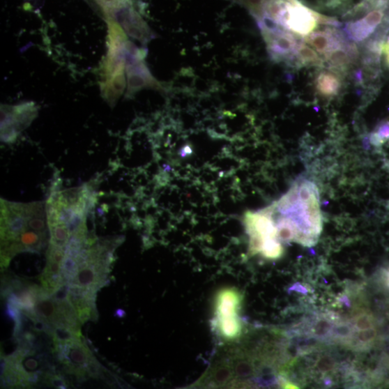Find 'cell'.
I'll list each match as a JSON object with an SVG mask.
<instances>
[{
  "instance_id": "cell-10",
  "label": "cell",
  "mask_w": 389,
  "mask_h": 389,
  "mask_svg": "<svg viewBox=\"0 0 389 389\" xmlns=\"http://www.w3.org/2000/svg\"><path fill=\"white\" fill-rule=\"evenodd\" d=\"M341 80L339 76L334 73L323 71L316 78V91L324 97L337 96L341 89Z\"/></svg>"
},
{
  "instance_id": "cell-14",
  "label": "cell",
  "mask_w": 389,
  "mask_h": 389,
  "mask_svg": "<svg viewBox=\"0 0 389 389\" xmlns=\"http://www.w3.org/2000/svg\"><path fill=\"white\" fill-rule=\"evenodd\" d=\"M356 327L360 330H365L372 328V321L369 316H361L357 319Z\"/></svg>"
},
{
  "instance_id": "cell-8",
  "label": "cell",
  "mask_w": 389,
  "mask_h": 389,
  "mask_svg": "<svg viewBox=\"0 0 389 389\" xmlns=\"http://www.w3.org/2000/svg\"><path fill=\"white\" fill-rule=\"evenodd\" d=\"M107 275L99 273L88 263L79 267V270L69 284L79 288L98 291L107 283Z\"/></svg>"
},
{
  "instance_id": "cell-5",
  "label": "cell",
  "mask_w": 389,
  "mask_h": 389,
  "mask_svg": "<svg viewBox=\"0 0 389 389\" xmlns=\"http://www.w3.org/2000/svg\"><path fill=\"white\" fill-rule=\"evenodd\" d=\"M270 54L277 61L295 59L299 45L297 38L290 31L278 28L275 30L261 29Z\"/></svg>"
},
{
  "instance_id": "cell-4",
  "label": "cell",
  "mask_w": 389,
  "mask_h": 389,
  "mask_svg": "<svg viewBox=\"0 0 389 389\" xmlns=\"http://www.w3.org/2000/svg\"><path fill=\"white\" fill-rule=\"evenodd\" d=\"M320 14L308 8L298 0H292L287 6L280 29L296 35L307 36L314 31Z\"/></svg>"
},
{
  "instance_id": "cell-18",
  "label": "cell",
  "mask_w": 389,
  "mask_h": 389,
  "mask_svg": "<svg viewBox=\"0 0 389 389\" xmlns=\"http://www.w3.org/2000/svg\"><path fill=\"white\" fill-rule=\"evenodd\" d=\"M381 47H382V50L386 54V63L388 65V67L389 68V38L388 41L386 43H384V45H383Z\"/></svg>"
},
{
  "instance_id": "cell-1",
  "label": "cell",
  "mask_w": 389,
  "mask_h": 389,
  "mask_svg": "<svg viewBox=\"0 0 389 389\" xmlns=\"http://www.w3.org/2000/svg\"><path fill=\"white\" fill-rule=\"evenodd\" d=\"M278 239L305 247L316 245L322 231V215L316 186L303 181L293 185L272 205Z\"/></svg>"
},
{
  "instance_id": "cell-11",
  "label": "cell",
  "mask_w": 389,
  "mask_h": 389,
  "mask_svg": "<svg viewBox=\"0 0 389 389\" xmlns=\"http://www.w3.org/2000/svg\"><path fill=\"white\" fill-rule=\"evenodd\" d=\"M295 59L300 66H321L323 60L312 48L304 43H299Z\"/></svg>"
},
{
  "instance_id": "cell-7",
  "label": "cell",
  "mask_w": 389,
  "mask_h": 389,
  "mask_svg": "<svg viewBox=\"0 0 389 389\" xmlns=\"http://www.w3.org/2000/svg\"><path fill=\"white\" fill-rule=\"evenodd\" d=\"M305 38L309 45L323 55L327 54L347 43V40L337 30L331 28L314 31Z\"/></svg>"
},
{
  "instance_id": "cell-16",
  "label": "cell",
  "mask_w": 389,
  "mask_h": 389,
  "mask_svg": "<svg viewBox=\"0 0 389 389\" xmlns=\"http://www.w3.org/2000/svg\"><path fill=\"white\" fill-rule=\"evenodd\" d=\"M358 335V339L360 341L367 342L372 340L375 337L376 332L374 329L372 328L369 330H362Z\"/></svg>"
},
{
  "instance_id": "cell-9",
  "label": "cell",
  "mask_w": 389,
  "mask_h": 389,
  "mask_svg": "<svg viewBox=\"0 0 389 389\" xmlns=\"http://www.w3.org/2000/svg\"><path fill=\"white\" fill-rule=\"evenodd\" d=\"M357 55L356 47L347 42L342 47L324 55V56H326V61L331 65V67L338 71L345 72L351 67Z\"/></svg>"
},
{
  "instance_id": "cell-3",
  "label": "cell",
  "mask_w": 389,
  "mask_h": 389,
  "mask_svg": "<svg viewBox=\"0 0 389 389\" xmlns=\"http://www.w3.org/2000/svg\"><path fill=\"white\" fill-rule=\"evenodd\" d=\"M242 301V295L234 289H223L216 297L218 328L226 340H235L242 334L243 327L239 316Z\"/></svg>"
},
{
  "instance_id": "cell-15",
  "label": "cell",
  "mask_w": 389,
  "mask_h": 389,
  "mask_svg": "<svg viewBox=\"0 0 389 389\" xmlns=\"http://www.w3.org/2000/svg\"><path fill=\"white\" fill-rule=\"evenodd\" d=\"M100 378L109 386H114L116 384V382L114 375L109 372L103 369V367L102 369H101Z\"/></svg>"
},
{
  "instance_id": "cell-12",
  "label": "cell",
  "mask_w": 389,
  "mask_h": 389,
  "mask_svg": "<svg viewBox=\"0 0 389 389\" xmlns=\"http://www.w3.org/2000/svg\"><path fill=\"white\" fill-rule=\"evenodd\" d=\"M229 1L247 9L257 21V23L261 22L264 17V0H229Z\"/></svg>"
},
{
  "instance_id": "cell-13",
  "label": "cell",
  "mask_w": 389,
  "mask_h": 389,
  "mask_svg": "<svg viewBox=\"0 0 389 389\" xmlns=\"http://www.w3.org/2000/svg\"><path fill=\"white\" fill-rule=\"evenodd\" d=\"M102 366L100 365L96 358H93L86 365V369L90 376L94 379L100 378Z\"/></svg>"
},
{
  "instance_id": "cell-2",
  "label": "cell",
  "mask_w": 389,
  "mask_h": 389,
  "mask_svg": "<svg viewBox=\"0 0 389 389\" xmlns=\"http://www.w3.org/2000/svg\"><path fill=\"white\" fill-rule=\"evenodd\" d=\"M245 224L250 236V252L252 254H261L271 259L282 255L284 250L278 242L270 206L257 212H247Z\"/></svg>"
},
{
  "instance_id": "cell-6",
  "label": "cell",
  "mask_w": 389,
  "mask_h": 389,
  "mask_svg": "<svg viewBox=\"0 0 389 389\" xmlns=\"http://www.w3.org/2000/svg\"><path fill=\"white\" fill-rule=\"evenodd\" d=\"M376 8L364 17L349 22L346 25L345 31L349 37L356 42H360L372 36L381 24L385 17L383 8L388 0H374Z\"/></svg>"
},
{
  "instance_id": "cell-17",
  "label": "cell",
  "mask_w": 389,
  "mask_h": 389,
  "mask_svg": "<svg viewBox=\"0 0 389 389\" xmlns=\"http://www.w3.org/2000/svg\"><path fill=\"white\" fill-rule=\"evenodd\" d=\"M47 379H48L47 380L50 382L51 385L53 386L54 387L58 388H66V384H65V381L59 376H57L56 375L48 376Z\"/></svg>"
}]
</instances>
